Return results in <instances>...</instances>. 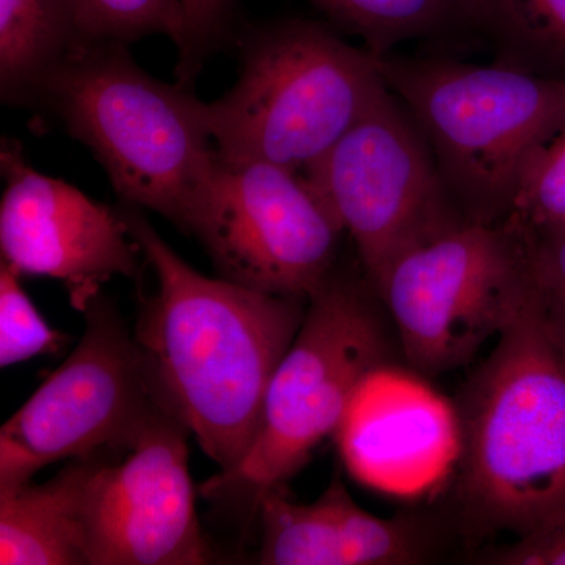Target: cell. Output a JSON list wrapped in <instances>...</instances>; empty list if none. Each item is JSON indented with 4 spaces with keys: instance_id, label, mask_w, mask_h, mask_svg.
I'll list each match as a JSON object with an SVG mask.
<instances>
[{
    "instance_id": "cell-10",
    "label": "cell",
    "mask_w": 565,
    "mask_h": 565,
    "mask_svg": "<svg viewBox=\"0 0 565 565\" xmlns=\"http://www.w3.org/2000/svg\"><path fill=\"white\" fill-rule=\"evenodd\" d=\"M189 234L204 245L218 277L308 300L337 269L345 232L303 173L217 154Z\"/></svg>"
},
{
    "instance_id": "cell-14",
    "label": "cell",
    "mask_w": 565,
    "mask_h": 565,
    "mask_svg": "<svg viewBox=\"0 0 565 565\" xmlns=\"http://www.w3.org/2000/svg\"><path fill=\"white\" fill-rule=\"evenodd\" d=\"M263 565H415L438 556L449 520L429 514L382 519L352 500L340 475L310 504L286 500L285 490L264 494ZM456 533V531H455Z\"/></svg>"
},
{
    "instance_id": "cell-16",
    "label": "cell",
    "mask_w": 565,
    "mask_h": 565,
    "mask_svg": "<svg viewBox=\"0 0 565 565\" xmlns=\"http://www.w3.org/2000/svg\"><path fill=\"white\" fill-rule=\"evenodd\" d=\"M77 41V0H0L3 103H35L47 74Z\"/></svg>"
},
{
    "instance_id": "cell-13",
    "label": "cell",
    "mask_w": 565,
    "mask_h": 565,
    "mask_svg": "<svg viewBox=\"0 0 565 565\" xmlns=\"http://www.w3.org/2000/svg\"><path fill=\"white\" fill-rule=\"evenodd\" d=\"M334 438L356 481L382 492L418 493L455 467V404L411 367L385 364L360 386Z\"/></svg>"
},
{
    "instance_id": "cell-18",
    "label": "cell",
    "mask_w": 565,
    "mask_h": 565,
    "mask_svg": "<svg viewBox=\"0 0 565 565\" xmlns=\"http://www.w3.org/2000/svg\"><path fill=\"white\" fill-rule=\"evenodd\" d=\"M494 62L565 82V0H484Z\"/></svg>"
},
{
    "instance_id": "cell-4",
    "label": "cell",
    "mask_w": 565,
    "mask_h": 565,
    "mask_svg": "<svg viewBox=\"0 0 565 565\" xmlns=\"http://www.w3.org/2000/svg\"><path fill=\"white\" fill-rule=\"evenodd\" d=\"M375 62L429 145L463 217L508 221L527 167L565 129V82L497 62L396 52Z\"/></svg>"
},
{
    "instance_id": "cell-5",
    "label": "cell",
    "mask_w": 565,
    "mask_h": 565,
    "mask_svg": "<svg viewBox=\"0 0 565 565\" xmlns=\"http://www.w3.org/2000/svg\"><path fill=\"white\" fill-rule=\"evenodd\" d=\"M401 353L384 303L363 270L337 269L310 299L299 332L275 371L258 434L243 462L207 479L200 493L258 515L259 501L334 437L353 396Z\"/></svg>"
},
{
    "instance_id": "cell-12",
    "label": "cell",
    "mask_w": 565,
    "mask_h": 565,
    "mask_svg": "<svg viewBox=\"0 0 565 565\" xmlns=\"http://www.w3.org/2000/svg\"><path fill=\"white\" fill-rule=\"evenodd\" d=\"M189 434L178 416H167L128 456L98 463L87 497L90 565L210 563L189 473Z\"/></svg>"
},
{
    "instance_id": "cell-22",
    "label": "cell",
    "mask_w": 565,
    "mask_h": 565,
    "mask_svg": "<svg viewBox=\"0 0 565 565\" xmlns=\"http://www.w3.org/2000/svg\"><path fill=\"white\" fill-rule=\"evenodd\" d=\"M511 225L525 239L539 319L565 356V228L526 230L515 223Z\"/></svg>"
},
{
    "instance_id": "cell-1",
    "label": "cell",
    "mask_w": 565,
    "mask_h": 565,
    "mask_svg": "<svg viewBox=\"0 0 565 565\" xmlns=\"http://www.w3.org/2000/svg\"><path fill=\"white\" fill-rule=\"evenodd\" d=\"M122 215L154 273L134 337L173 414L228 473L252 448L275 371L299 332L308 300L196 273L143 217Z\"/></svg>"
},
{
    "instance_id": "cell-8",
    "label": "cell",
    "mask_w": 565,
    "mask_h": 565,
    "mask_svg": "<svg viewBox=\"0 0 565 565\" xmlns=\"http://www.w3.org/2000/svg\"><path fill=\"white\" fill-rule=\"evenodd\" d=\"M375 292L407 367L424 379L451 373L530 302L525 239L511 223L465 222L405 252Z\"/></svg>"
},
{
    "instance_id": "cell-2",
    "label": "cell",
    "mask_w": 565,
    "mask_h": 565,
    "mask_svg": "<svg viewBox=\"0 0 565 565\" xmlns=\"http://www.w3.org/2000/svg\"><path fill=\"white\" fill-rule=\"evenodd\" d=\"M448 520L468 544L565 520V356L533 300L498 337L455 403Z\"/></svg>"
},
{
    "instance_id": "cell-6",
    "label": "cell",
    "mask_w": 565,
    "mask_h": 565,
    "mask_svg": "<svg viewBox=\"0 0 565 565\" xmlns=\"http://www.w3.org/2000/svg\"><path fill=\"white\" fill-rule=\"evenodd\" d=\"M239 77L207 103L218 158L305 173L384 88L373 54L332 24L289 18L241 36Z\"/></svg>"
},
{
    "instance_id": "cell-11",
    "label": "cell",
    "mask_w": 565,
    "mask_h": 565,
    "mask_svg": "<svg viewBox=\"0 0 565 565\" xmlns=\"http://www.w3.org/2000/svg\"><path fill=\"white\" fill-rule=\"evenodd\" d=\"M2 262L18 274L62 281L74 310L114 277L137 278L139 244L121 210L95 202L68 182L36 172L17 145H2Z\"/></svg>"
},
{
    "instance_id": "cell-9",
    "label": "cell",
    "mask_w": 565,
    "mask_h": 565,
    "mask_svg": "<svg viewBox=\"0 0 565 565\" xmlns=\"http://www.w3.org/2000/svg\"><path fill=\"white\" fill-rule=\"evenodd\" d=\"M303 174L351 237L374 289L405 252L468 222L414 118L386 85Z\"/></svg>"
},
{
    "instance_id": "cell-23",
    "label": "cell",
    "mask_w": 565,
    "mask_h": 565,
    "mask_svg": "<svg viewBox=\"0 0 565 565\" xmlns=\"http://www.w3.org/2000/svg\"><path fill=\"white\" fill-rule=\"evenodd\" d=\"M182 29L178 50L177 77L192 84L207 57L232 40L237 24V0H181Z\"/></svg>"
},
{
    "instance_id": "cell-7",
    "label": "cell",
    "mask_w": 565,
    "mask_h": 565,
    "mask_svg": "<svg viewBox=\"0 0 565 565\" xmlns=\"http://www.w3.org/2000/svg\"><path fill=\"white\" fill-rule=\"evenodd\" d=\"M82 315L79 344L0 429V493L61 460L118 462L174 415L117 307L99 294Z\"/></svg>"
},
{
    "instance_id": "cell-19",
    "label": "cell",
    "mask_w": 565,
    "mask_h": 565,
    "mask_svg": "<svg viewBox=\"0 0 565 565\" xmlns=\"http://www.w3.org/2000/svg\"><path fill=\"white\" fill-rule=\"evenodd\" d=\"M79 41L131 44L151 35L177 43L182 29L181 0H77Z\"/></svg>"
},
{
    "instance_id": "cell-17",
    "label": "cell",
    "mask_w": 565,
    "mask_h": 565,
    "mask_svg": "<svg viewBox=\"0 0 565 565\" xmlns=\"http://www.w3.org/2000/svg\"><path fill=\"white\" fill-rule=\"evenodd\" d=\"M329 24L362 40L374 57L415 40L479 32L484 0H311Z\"/></svg>"
},
{
    "instance_id": "cell-20",
    "label": "cell",
    "mask_w": 565,
    "mask_h": 565,
    "mask_svg": "<svg viewBox=\"0 0 565 565\" xmlns=\"http://www.w3.org/2000/svg\"><path fill=\"white\" fill-rule=\"evenodd\" d=\"M65 333L51 329L21 285V274L0 264V366L61 352Z\"/></svg>"
},
{
    "instance_id": "cell-15",
    "label": "cell",
    "mask_w": 565,
    "mask_h": 565,
    "mask_svg": "<svg viewBox=\"0 0 565 565\" xmlns=\"http://www.w3.org/2000/svg\"><path fill=\"white\" fill-rule=\"evenodd\" d=\"M102 460H71L44 484L0 493V564L90 565L87 497Z\"/></svg>"
},
{
    "instance_id": "cell-24",
    "label": "cell",
    "mask_w": 565,
    "mask_h": 565,
    "mask_svg": "<svg viewBox=\"0 0 565 565\" xmlns=\"http://www.w3.org/2000/svg\"><path fill=\"white\" fill-rule=\"evenodd\" d=\"M479 559L494 565H565V520L515 539L511 545L481 553Z\"/></svg>"
},
{
    "instance_id": "cell-3",
    "label": "cell",
    "mask_w": 565,
    "mask_h": 565,
    "mask_svg": "<svg viewBox=\"0 0 565 565\" xmlns=\"http://www.w3.org/2000/svg\"><path fill=\"white\" fill-rule=\"evenodd\" d=\"M117 41H77L35 103L93 152L125 204L189 234L217 163L207 103L152 77Z\"/></svg>"
},
{
    "instance_id": "cell-21",
    "label": "cell",
    "mask_w": 565,
    "mask_h": 565,
    "mask_svg": "<svg viewBox=\"0 0 565 565\" xmlns=\"http://www.w3.org/2000/svg\"><path fill=\"white\" fill-rule=\"evenodd\" d=\"M505 222L526 230L565 228V129L527 167Z\"/></svg>"
}]
</instances>
